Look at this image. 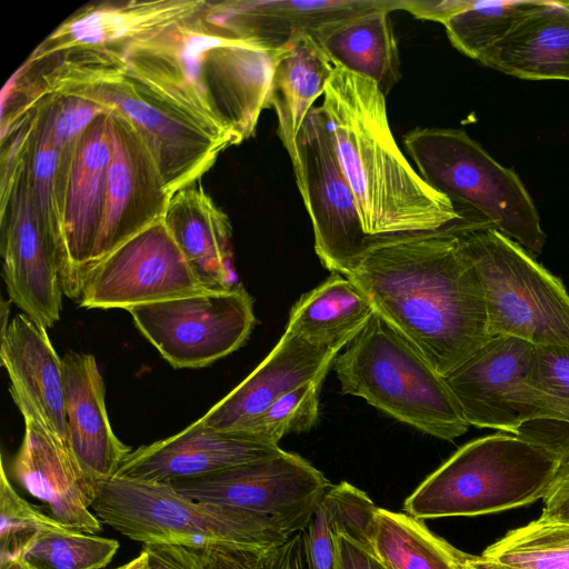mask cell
I'll return each mask as SVG.
<instances>
[{
    "label": "cell",
    "mask_w": 569,
    "mask_h": 569,
    "mask_svg": "<svg viewBox=\"0 0 569 569\" xmlns=\"http://www.w3.org/2000/svg\"><path fill=\"white\" fill-rule=\"evenodd\" d=\"M346 278L441 377L492 338L480 278L451 226L373 236Z\"/></svg>",
    "instance_id": "6da1fadb"
},
{
    "label": "cell",
    "mask_w": 569,
    "mask_h": 569,
    "mask_svg": "<svg viewBox=\"0 0 569 569\" xmlns=\"http://www.w3.org/2000/svg\"><path fill=\"white\" fill-rule=\"evenodd\" d=\"M47 94L84 98L129 121L152 154L170 196L194 183L224 149L236 144L110 48L29 57L2 91L1 116L11 117Z\"/></svg>",
    "instance_id": "7a4b0ae2"
},
{
    "label": "cell",
    "mask_w": 569,
    "mask_h": 569,
    "mask_svg": "<svg viewBox=\"0 0 569 569\" xmlns=\"http://www.w3.org/2000/svg\"><path fill=\"white\" fill-rule=\"evenodd\" d=\"M204 6L110 49L239 144L254 134L260 114L270 108L273 73L288 43L271 48L242 38L208 18Z\"/></svg>",
    "instance_id": "3957f363"
},
{
    "label": "cell",
    "mask_w": 569,
    "mask_h": 569,
    "mask_svg": "<svg viewBox=\"0 0 569 569\" xmlns=\"http://www.w3.org/2000/svg\"><path fill=\"white\" fill-rule=\"evenodd\" d=\"M335 64L320 108L365 232L435 231L461 220L452 201L430 187L402 153L379 86Z\"/></svg>",
    "instance_id": "277c9868"
},
{
    "label": "cell",
    "mask_w": 569,
    "mask_h": 569,
    "mask_svg": "<svg viewBox=\"0 0 569 569\" xmlns=\"http://www.w3.org/2000/svg\"><path fill=\"white\" fill-rule=\"evenodd\" d=\"M91 511L131 540L200 550L222 569H271L293 537L267 517L186 498L166 482L97 481Z\"/></svg>",
    "instance_id": "5b68a950"
},
{
    "label": "cell",
    "mask_w": 569,
    "mask_h": 569,
    "mask_svg": "<svg viewBox=\"0 0 569 569\" xmlns=\"http://www.w3.org/2000/svg\"><path fill=\"white\" fill-rule=\"evenodd\" d=\"M565 465L555 445L532 437L495 433L459 448L403 502L420 520L476 517L546 499Z\"/></svg>",
    "instance_id": "8992f818"
},
{
    "label": "cell",
    "mask_w": 569,
    "mask_h": 569,
    "mask_svg": "<svg viewBox=\"0 0 569 569\" xmlns=\"http://www.w3.org/2000/svg\"><path fill=\"white\" fill-rule=\"evenodd\" d=\"M340 391L432 437L452 441L470 427L441 377L378 312L332 363Z\"/></svg>",
    "instance_id": "52a82bcc"
},
{
    "label": "cell",
    "mask_w": 569,
    "mask_h": 569,
    "mask_svg": "<svg viewBox=\"0 0 569 569\" xmlns=\"http://www.w3.org/2000/svg\"><path fill=\"white\" fill-rule=\"evenodd\" d=\"M402 142L421 178L459 204L461 217L486 221L532 256L541 253L547 236L525 184L465 130L416 128Z\"/></svg>",
    "instance_id": "ba28073f"
},
{
    "label": "cell",
    "mask_w": 569,
    "mask_h": 569,
    "mask_svg": "<svg viewBox=\"0 0 569 569\" xmlns=\"http://www.w3.org/2000/svg\"><path fill=\"white\" fill-rule=\"evenodd\" d=\"M451 228L480 278L491 337L569 346V293L561 279L482 220L462 218Z\"/></svg>",
    "instance_id": "9c48e42d"
},
{
    "label": "cell",
    "mask_w": 569,
    "mask_h": 569,
    "mask_svg": "<svg viewBox=\"0 0 569 569\" xmlns=\"http://www.w3.org/2000/svg\"><path fill=\"white\" fill-rule=\"evenodd\" d=\"M29 142L14 140L1 147L2 277L10 300L48 329L60 319L67 253L63 242L42 226L33 206Z\"/></svg>",
    "instance_id": "30bf717a"
},
{
    "label": "cell",
    "mask_w": 569,
    "mask_h": 569,
    "mask_svg": "<svg viewBox=\"0 0 569 569\" xmlns=\"http://www.w3.org/2000/svg\"><path fill=\"white\" fill-rule=\"evenodd\" d=\"M533 352L528 341L492 337L443 377L470 426L521 436L533 421L569 425V409L533 383Z\"/></svg>",
    "instance_id": "8fae6325"
},
{
    "label": "cell",
    "mask_w": 569,
    "mask_h": 569,
    "mask_svg": "<svg viewBox=\"0 0 569 569\" xmlns=\"http://www.w3.org/2000/svg\"><path fill=\"white\" fill-rule=\"evenodd\" d=\"M128 311L141 335L177 369L207 367L232 353L256 323L253 300L242 284Z\"/></svg>",
    "instance_id": "7c38bea8"
},
{
    "label": "cell",
    "mask_w": 569,
    "mask_h": 569,
    "mask_svg": "<svg viewBox=\"0 0 569 569\" xmlns=\"http://www.w3.org/2000/svg\"><path fill=\"white\" fill-rule=\"evenodd\" d=\"M292 166L311 220L316 254L331 273L348 277L373 236L363 230L320 107H313L302 124Z\"/></svg>",
    "instance_id": "4fadbf2b"
},
{
    "label": "cell",
    "mask_w": 569,
    "mask_h": 569,
    "mask_svg": "<svg viewBox=\"0 0 569 569\" xmlns=\"http://www.w3.org/2000/svg\"><path fill=\"white\" fill-rule=\"evenodd\" d=\"M170 485L186 498L267 517L291 536L305 529L332 486L310 462L287 451Z\"/></svg>",
    "instance_id": "5bb4252c"
},
{
    "label": "cell",
    "mask_w": 569,
    "mask_h": 569,
    "mask_svg": "<svg viewBox=\"0 0 569 569\" xmlns=\"http://www.w3.org/2000/svg\"><path fill=\"white\" fill-rule=\"evenodd\" d=\"M203 292L161 220L88 267L77 301L87 309L130 310Z\"/></svg>",
    "instance_id": "9a60e30c"
},
{
    "label": "cell",
    "mask_w": 569,
    "mask_h": 569,
    "mask_svg": "<svg viewBox=\"0 0 569 569\" xmlns=\"http://www.w3.org/2000/svg\"><path fill=\"white\" fill-rule=\"evenodd\" d=\"M108 118L111 159L101 223L88 267L161 221L171 198L137 130L118 114L108 113Z\"/></svg>",
    "instance_id": "2e32d148"
},
{
    "label": "cell",
    "mask_w": 569,
    "mask_h": 569,
    "mask_svg": "<svg viewBox=\"0 0 569 569\" xmlns=\"http://www.w3.org/2000/svg\"><path fill=\"white\" fill-rule=\"evenodd\" d=\"M13 401L24 420L22 442L10 467L13 479L66 528L86 533L101 531L102 522L91 511L96 482L23 400Z\"/></svg>",
    "instance_id": "e0dca14e"
},
{
    "label": "cell",
    "mask_w": 569,
    "mask_h": 569,
    "mask_svg": "<svg viewBox=\"0 0 569 569\" xmlns=\"http://www.w3.org/2000/svg\"><path fill=\"white\" fill-rule=\"evenodd\" d=\"M269 445L197 420L180 432L132 450L113 477L171 483L281 455Z\"/></svg>",
    "instance_id": "ac0fdd59"
},
{
    "label": "cell",
    "mask_w": 569,
    "mask_h": 569,
    "mask_svg": "<svg viewBox=\"0 0 569 569\" xmlns=\"http://www.w3.org/2000/svg\"><path fill=\"white\" fill-rule=\"evenodd\" d=\"M110 159L109 118L102 113L79 141L63 199L64 295L76 301L99 233Z\"/></svg>",
    "instance_id": "d6986e66"
},
{
    "label": "cell",
    "mask_w": 569,
    "mask_h": 569,
    "mask_svg": "<svg viewBox=\"0 0 569 569\" xmlns=\"http://www.w3.org/2000/svg\"><path fill=\"white\" fill-rule=\"evenodd\" d=\"M338 353L339 350L315 346L284 329L260 365L199 420L219 431H236L284 393L330 369Z\"/></svg>",
    "instance_id": "ffe728a7"
},
{
    "label": "cell",
    "mask_w": 569,
    "mask_h": 569,
    "mask_svg": "<svg viewBox=\"0 0 569 569\" xmlns=\"http://www.w3.org/2000/svg\"><path fill=\"white\" fill-rule=\"evenodd\" d=\"M63 360L68 446L84 475L97 482L112 478L132 449L113 432L106 388L92 355L68 351Z\"/></svg>",
    "instance_id": "44dd1931"
},
{
    "label": "cell",
    "mask_w": 569,
    "mask_h": 569,
    "mask_svg": "<svg viewBox=\"0 0 569 569\" xmlns=\"http://www.w3.org/2000/svg\"><path fill=\"white\" fill-rule=\"evenodd\" d=\"M0 361L10 379L12 399L23 400L42 425L68 446L63 360L47 329L24 313L16 315L2 325Z\"/></svg>",
    "instance_id": "7402d4cb"
},
{
    "label": "cell",
    "mask_w": 569,
    "mask_h": 569,
    "mask_svg": "<svg viewBox=\"0 0 569 569\" xmlns=\"http://www.w3.org/2000/svg\"><path fill=\"white\" fill-rule=\"evenodd\" d=\"M203 0L102 1L82 7L60 23L30 54L38 58L72 48H117L200 11Z\"/></svg>",
    "instance_id": "603a6c76"
},
{
    "label": "cell",
    "mask_w": 569,
    "mask_h": 569,
    "mask_svg": "<svg viewBox=\"0 0 569 569\" xmlns=\"http://www.w3.org/2000/svg\"><path fill=\"white\" fill-rule=\"evenodd\" d=\"M194 183L171 196L163 223L206 290L236 289L241 283L233 268L230 221Z\"/></svg>",
    "instance_id": "cb8c5ba5"
},
{
    "label": "cell",
    "mask_w": 569,
    "mask_h": 569,
    "mask_svg": "<svg viewBox=\"0 0 569 569\" xmlns=\"http://www.w3.org/2000/svg\"><path fill=\"white\" fill-rule=\"evenodd\" d=\"M390 0L206 1L204 13L236 34L282 48L298 33L388 4Z\"/></svg>",
    "instance_id": "d4e9b609"
},
{
    "label": "cell",
    "mask_w": 569,
    "mask_h": 569,
    "mask_svg": "<svg viewBox=\"0 0 569 569\" xmlns=\"http://www.w3.org/2000/svg\"><path fill=\"white\" fill-rule=\"evenodd\" d=\"M478 61L520 79L569 81V4L542 0Z\"/></svg>",
    "instance_id": "484cf974"
},
{
    "label": "cell",
    "mask_w": 569,
    "mask_h": 569,
    "mask_svg": "<svg viewBox=\"0 0 569 569\" xmlns=\"http://www.w3.org/2000/svg\"><path fill=\"white\" fill-rule=\"evenodd\" d=\"M409 0L352 14L319 28L311 36L335 63L373 80L387 94L400 79L398 42L390 12L406 10Z\"/></svg>",
    "instance_id": "4316f807"
},
{
    "label": "cell",
    "mask_w": 569,
    "mask_h": 569,
    "mask_svg": "<svg viewBox=\"0 0 569 569\" xmlns=\"http://www.w3.org/2000/svg\"><path fill=\"white\" fill-rule=\"evenodd\" d=\"M335 62L308 32L296 34L280 58L272 79L270 107L278 119L277 133L292 163L297 140L313 102L325 93Z\"/></svg>",
    "instance_id": "83f0119b"
},
{
    "label": "cell",
    "mask_w": 569,
    "mask_h": 569,
    "mask_svg": "<svg viewBox=\"0 0 569 569\" xmlns=\"http://www.w3.org/2000/svg\"><path fill=\"white\" fill-rule=\"evenodd\" d=\"M375 312L361 289L345 276L331 273L297 300L286 329L315 346L341 351Z\"/></svg>",
    "instance_id": "f1b7e54d"
},
{
    "label": "cell",
    "mask_w": 569,
    "mask_h": 569,
    "mask_svg": "<svg viewBox=\"0 0 569 569\" xmlns=\"http://www.w3.org/2000/svg\"><path fill=\"white\" fill-rule=\"evenodd\" d=\"M378 508L353 485L347 481L332 485L300 532L307 569H335L340 532L375 552Z\"/></svg>",
    "instance_id": "f546056e"
},
{
    "label": "cell",
    "mask_w": 569,
    "mask_h": 569,
    "mask_svg": "<svg viewBox=\"0 0 569 569\" xmlns=\"http://www.w3.org/2000/svg\"><path fill=\"white\" fill-rule=\"evenodd\" d=\"M373 549L390 569H460L466 553L431 532L423 520L378 508Z\"/></svg>",
    "instance_id": "4dcf8cb0"
},
{
    "label": "cell",
    "mask_w": 569,
    "mask_h": 569,
    "mask_svg": "<svg viewBox=\"0 0 569 569\" xmlns=\"http://www.w3.org/2000/svg\"><path fill=\"white\" fill-rule=\"evenodd\" d=\"M479 558L492 569H569V520L540 515L509 530Z\"/></svg>",
    "instance_id": "1f68e13d"
},
{
    "label": "cell",
    "mask_w": 569,
    "mask_h": 569,
    "mask_svg": "<svg viewBox=\"0 0 569 569\" xmlns=\"http://www.w3.org/2000/svg\"><path fill=\"white\" fill-rule=\"evenodd\" d=\"M540 3L538 0H463L461 7L447 17L442 24L457 50L479 60Z\"/></svg>",
    "instance_id": "d6a6232c"
},
{
    "label": "cell",
    "mask_w": 569,
    "mask_h": 569,
    "mask_svg": "<svg viewBox=\"0 0 569 569\" xmlns=\"http://www.w3.org/2000/svg\"><path fill=\"white\" fill-rule=\"evenodd\" d=\"M27 110L32 113L27 158L31 198L42 226L64 244L58 149L41 106L36 103L24 111Z\"/></svg>",
    "instance_id": "836d02e7"
},
{
    "label": "cell",
    "mask_w": 569,
    "mask_h": 569,
    "mask_svg": "<svg viewBox=\"0 0 569 569\" xmlns=\"http://www.w3.org/2000/svg\"><path fill=\"white\" fill-rule=\"evenodd\" d=\"M118 549L114 539L66 529L40 533L19 558L30 569H103Z\"/></svg>",
    "instance_id": "e575fe53"
},
{
    "label": "cell",
    "mask_w": 569,
    "mask_h": 569,
    "mask_svg": "<svg viewBox=\"0 0 569 569\" xmlns=\"http://www.w3.org/2000/svg\"><path fill=\"white\" fill-rule=\"evenodd\" d=\"M328 371L323 370L313 380L284 393L232 433L279 446L286 435L308 432L318 421L320 391Z\"/></svg>",
    "instance_id": "d590c367"
},
{
    "label": "cell",
    "mask_w": 569,
    "mask_h": 569,
    "mask_svg": "<svg viewBox=\"0 0 569 569\" xmlns=\"http://www.w3.org/2000/svg\"><path fill=\"white\" fill-rule=\"evenodd\" d=\"M40 104L43 109L59 153V183L62 199L79 141L89 124L100 114L107 113L98 103L69 94H47L29 103L13 116L2 119L6 123L19 113Z\"/></svg>",
    "instance_id": "8d00e7d4"
},
{
    "label": "cell",
    "mask_w": 569,
    "mask_h": 569,
    "mask_svg": "<svg viewBox=\"0 0 569 569\" xmlns=\"http://www.w3.org/2000/svg\"><path fill=\"white\" fill-rule=\"evenodd\" d=\"M53 517L23 499L9 481L3 458L0 468V565L21 556L40 533L63 531Z\"/></svg>",
    "instance_id": "74e56055"
},
{
    "label": "cell",
    "mask_w": 569,
    "mask_h": 569,
    "mask_svg": "<svg viewBox=\"0 0 569 569\" xmlns=\"http://www.w3.org/2000/svg\"><path fill=\"white\" fill-rule=\"evenodd\" d=\"M532 380L569 409V346H535Z\"/></svg>",
    "instance_id": "f35d334b"
},
{
    "label": "cell",
    "mask_w": 569,
    "mask_h": 569,
    "mask_svg": "<svg viewBox=\"0 0 569 569\" xmlns=\"http://www.w3.org/2000/svg\"><path fill=\"white\" fill-rule=\"evenodd\" d=\"M149 569H222L209 555L172 543H147Z\"/></svg>",
    "instance_id": "ab89813d"
},
{
    "label": "cell",
    "mask_w": 569,
    "mask_h": 569,
    "mask_svg": "<svg viewBox=\"0 0 569 569\" xmlns=\"http://www.w3.org/2000/svg\"><path fill=\"white\" fill-rule=\"evenodd\" d=\"M335 569H387L375 552L340 532Z\"/></svg>",
    "instance_id": "60d3db41"
},
{
    "label": "cell",
    "mask_w": 569,
    "mask_h": 569,
    "mask_svg": "<svg viewBox=\"0 0 569 569\" xmlns=\"http://www.w3.org/2000/svg\"><path fill=\"white\" fill-rule=\"evenodd\" d=\"M301 533L293 536L278 556L271 569H303Z\"/></svg>",
    "instance_id": "b9f144b4"
},
{
    "label": "cell",
    "mask_w": 569,
    "mask_h": 569,
    "mask_svg": "<svg viewBox=\"0 0 569 569\" xmlns=\"http://www.w3.org/2000/svg\"><path fill=\"white\" fill-rule=\"evenodd\" d=\"M541 516L569 520V492L546 499Z\"/></svg>",
    "instance_id": "7bdbcfd3"
},
{
    "label": "cell",
    "mask_w": 569,
    "mask_h": 569,
    "mask_svg": "<svg viewBox=\"0 0 569 569\" xmlns=\"http://www.w3.org/2000/svg\"><path fill=\"white\" fill-rule=\"evenodd\" d=\"M567 492H569V461L562 466L559 476L546 499Z\"/></svg>",
    "instance_id": "ee69618b"
},
{
    "label": "cell",
    "mask_w": 569,
    "mask_h": 569,
    "mask_svg": "<svg viewBox=\"0 0 569 569\" xmlns=\"http://www.w3.org/2000/svg\"><path fill=\"white\" fill-rule=\"evenodd\" d=\"M118 569H149L147 553L143 550H141L138 557H136L128 563L118 567Z\"/></svg>",
    "instance_id": "f6af8a7d"
},
{
    "label": "cell",
    "mask_w": 569,
    "mask_h": 569,
    "mask_svg": "<svg viewBox=\"0 0 569 569\" xmlns=\"http://www.w3.org/2000/svg\"><path fill=\"white\" fill-rule=\"evenodd\" d=\"M0 569H30L20 558L0 565Z\"/></svg>",
    "instance_id": "bcb514c9"
},
{
    "label": "cell",
    "mask_w": 569,
    "mask_h": 569,
    "mask_svg": "<svg viewBox=\"0 0 569 569\" xmlns=\"http://www.w3.org/2000/svg\"><path fill=\"white\" fill-rule=\"evenodd\" d=\"M470 566H471V569H492L489 566H487L486 563H483L480 560L479 556H472V555L470 558Z\"/></svg>",
    "instance_id": "7dc6e473"
},
{
    "label": "cell",
    "mask_w": 569,
    "mask_h": 569,
    "mask_svg": "<svg viewBox=\"0 0 569 569\" xmlns=\"http://www.w3.org/2000/svg\"><path fill=\"white\" fill-rule=\"evenodd\" d=\"M112 569H118V568H112Z\"/></svg>",
    "instance_id": "c3c4849f"
},
{
    "label": "cell",
    "mask_w": 569,
    "mask_h": 569,
    "mask_svg": "<svg viewBox=\"0 0 569 569\" xmlns=\"http://www.w3.org/2000/svg\"><path fill=\"white\" fill-rule=\"evenodd\" d=\"M386 567H387V566H386ZM387 569H390V568H388V567H387Z\"/></svg>",
    "instance_id": "681fc988"
},
{
    "label": "cell",
    "mask_w": 569,
    "mask_h": 569,
    "mask_svg": "<svg viewBox=\"0 0 569 569\" xmlns=\"http://www.w3.org/2000/svg\"><path fill=\"white\" fill-rule=\"evenodd\" d=\"M569 4V2H567Z\"/></svg>",
    "instance_id": "f907efd6"
}]
</instances>
